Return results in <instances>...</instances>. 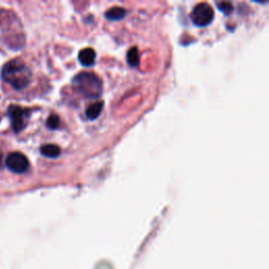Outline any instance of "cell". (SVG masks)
I'll return each instance as SVG.
<instances>
[{
	"label": "cell",
	"mask_w": 269,
	"mask_h": 269,
	"mask_svg": "<svg viewBox=\"0 0 269 269\" xmlns=\"http://www.w3.org/2000/svg\"><path fill=\"white\" fill-rule=\"evenodd\" d=\"M2 77L15 90H24L30 85L32 72L22 59L16 58L8 61L4 66Z\"/></svg>",
	"instance_id": "1"
},
{
	"label": "cell",
	"mask_w": 269,
	"mask_h": 269,
	"mask_svg": "<svg viewBox=\"0 0 269 269\" xmlns=\"http://www.w3.org/2000/svg\"><path fill=\"white\" fill-rule=\"evenodd\" d=\"M9 116L12 121V128L15 133L24 131L30 120L31 111L18 106H11L9 108Z\"/></svg>",
	"instance_id": "4"
},
{
	"label": "cell",
	"mask_w": 269,
	"mask_h": 269,
	"mask_svg": "<svg viewBox=\"0 0 269 269\" xmlns=\"http://www.w3.org/2000/svg\"><path fill=\"white\" fill-rule=\"evenodd\" d=\"M215 17L214 9L209 4H199L197 5L192 14L191 19L197 27H208L210 26Z\"/></svg>",
	"instance_id": "3"
},
{
	"label": "cell",
	"mask_w": 269,
	"mask_h": 269,
	"mask_svg": "<svg viewBox=\"0 0 269 269\" xmlns=\"http://www.w3.org/2000/svg\"><path fill=\"white\" fill-rule=\"evenodd\" d=\"M6 165L11 172L15 174H23L28 171L30 167V162L24 154L19 152H14L7 157Z\"/></svg>",
	"instance_id": "5"
},
{
	"label": "cell",
	"mask_w": 269,
	"mask_h": 269,
	"mask_svg": "<svg viewBox=\"0 0 269 269\" xmlns=\"http://www.w3.org/2000/svg\"><path fill=\"white\" fill-rule=\"evenodd\" d=\"M217 7L219 8V10L224 13L225 15H230L233 11H234V7L232 4L230 3H218Z\"/></svg>",
	"instance_id": "12"
},
{
	"label": "cell",
	"mask_w": 269,
	"mask_h": 269,
	"mask_svg": "<svg viewBox=\"0 0 269 269\" xmlns=\"http://www.w3.org/2000/svg\"><path fill=\"white\" fill-rule=\"evenodd\" d=\"M79 62L84 66V67H92L95 65V61H96V52L91 49V48H87L81 50L79 53Z\"/></svg>",
	"instance_id": "6"
},
{
	"label": "cell",
	"mask_w": 269,
	"mask_h": 269,
	"mask_svg": "<svg viewBox=\"0 0 269 269\" xmlns=\"http://www.w3.org/2000/svg\"><path fill=\"white\" fill-rule=\"evenodd\" d=\"M59 124H60V119L55 114H52L47 120V127L50 130H57L59 128Z\"/></svg>",
	"instance_id": "11"
},
{
	"label": "cell",
	"mask_w": 269,
	"mask_h": 269,
	"mask_svg": "<svg viewBox=\"0 0 269 269\" xmlns=\"http://www.w3.org/2000/svg\"><path fill=\"white\" fill-rule=\"evenodd\" d=\"M40 153L41 155H44L47 158L55 159L60 156L61 150L58 146H56V144H45V146L41 147Z\"/></svg>",
	"instance_id": "7"
},
{
	"label": "cell",
	"mask_w": 269,
	"mask_h": 269,
	"mask_svg": "<svg viewBox=\"0 0 269 269\" xmlns=\"http://www.w3.org/2000/svg\"><path fill=\"white\" fill-rule=\"evenodd\" d=\"M72 84L77 93L90 99L99 98L103 91L101 79L90 72L79 73L73 79Z\"/></svg>",
	"instance_id": "2"
},
{
	"label": "cell",
	"mask_w": 269,
	"mask_h": 269,
	"mask_svg": "<svg viewBox=\"0 0 269 269\" xmlns=\"http://www.w3.org/2000/svg\"><path fill=\"white\" fill-rule=\"evenodd\" d=\"M126 15H127V11L123 8H119V7L112 8L106 13V17L110 20H113V22H118V20L123 19L126 17Z\"/></svg>",
	"instance_id": "9"
},
{
	"label": "cell",
	"mask_w": 269,
	"mask_h": 269,
	"mask_svg": "<svg viewBox=\"0 0 269 269\" xmlns=\"http://www.w3.org/2000/svg\"><path fill=\"white\" fill-rule=\"evenodd\" d=\"M103 102L102 101H98V102H95L93 103V105H91L88 109H87V117L91 120H95L99 117V115L101 114L102 112V109H103Z\"/></svg>",
	"instance_id": "8"
},
{
	"label": "cell",
	"mask_w": 269,
	"mask_h": 269,
	"mask_svg": "<svg viewBox=\"0 0 269 269\" xmlns=\"http://www.w3.org/2000/svg\"><path fill=\"white\" fill-rule=\"evenodd\" d=\"M128 62H129V65L133 68H137L139 66L140 55H139V50L137 47L130 49L128 53Z\"/></svg>",
	"instance_id": "10"
}]
</instances>
